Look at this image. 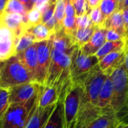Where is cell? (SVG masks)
Masks as SVG:
<instances>
[{
	"label": "cell",
	"mask_w": 128,
	"mask_h": 128,
	"mask_svg": "<svg viewBox=\"0 0 128 128\" xmlns=\"http://www.w3.org/2000/svg\"><path fill=\"white\" fill-rule=\"evenodd\" d=\"M70 56L56 49H52L51 60L44 86L56 88L62 102L72 85L70 74Z\"/></svg>",
	"instance_id": "cell-1"
},
{
	"label": "cell",
	"mask_w": 128,
	"mask_h": 128,
	"mask_svg": "<svg viewBox=\"0 0 128 128\" xmlns=\"http://www.w3.org/2000/svg\"><path fill=\"white\" fill-rule=\"evenodd\" d=\"M110 77L113 83V97L110 110L116 115L122 124H128V74L124 63L116 69Z\"/></svg>",
	"instance_id": "cell-2"
},
{
	"label": "cell",
	"mask_w": 128,
	"mask_h": 128,
	"mask_svg": "<svg viewBox=\"0 0 128 128\" xmlns=\"http://www.w3.org/2000/svg\"><path fill=\"white\" fill-rule=\"evenodd\" d=\"M32 81H34L32 75L22 64L17 55L1 63V88L9 90L11 88Z\"/></svg>",
	"instance_id": "cell-3"
},
{
	"label": "cell",
	"mask_w": 128,
	"mask_h": 128,
	"mask_svg": "<svg viewBox=\"0 0 128 128\" xmlns=\"http://www.w3.org/2000/svg\"><path fill=\"white\" fill-rule=\"evenodd\" d=\"M38 97L39 93L26 104H10L8 110L0 119V128L26 127L38 106Z\"/></svg>",
	"instance_id": "cell-4"
},
{
	"label": "cell",
	"mask_w": 128,
	"mask_h": 128,
	"mask_svg": "<svg viewBox=\"0 0 128 128\" xmlns=\"http://www.w3.org/2000/svg\"><path fill=\"white\" fill-rule=\"evenodd\" d=\"M83 97V88L80 84H72L66 93L62 104L64 128H74L79 115Z\"/></svg>",
	"instance_id": "cell-5"
},
{
	"label": "cell",
	"mask_w": 128,
	"mask_h": 128,
	"mask_svg": "<svg viewBox=\"0 0 128 128\" xmlns=\"http://www.w3.org/2000/svg\"><path fill=\"white\" fill-rule=\"evenodd\" d=\"M98 62L95 55H85L77 47L70 56V74L72 83L80 84L85 78L98 66Z\"/></svg>",
	"instance_id": "cell-6"
},
{
	"label": "cell",
	"mask_w": 128,
	"mask_h": 128,
	"mask_svg": "<svg viewBox=\"0 0 128 128\" xmlns=\"http://www.w3.org/2000/svg\"><path fill=\"white\" fill-rule=\"evenodd\" d=\"M109 76L96 66L80 84L83 88V98L86 103L98 107L99 94Z\"/></svg>",
	"instance_id": "cell-7"
},
{
	"label": "cell",
	"mask_w": 128,
	"mask_h": 128,
	"mask_svg": "<svg viewBox=\"0 0 128 128\" xmlns=\"http://www.w3.org/2000/svg\"><path fill=\"white\" fill-rule=\"evenodd\" d=\"M38 66L34 77V82L40 86H44L48 69L51 60V53L52 49V37L46 41L36 42Z\"/></svg>",
	"instance_id": "cell-8"
},
{
	"label": "cell",
	"mask_w": 128,
	"mask_h": 128,
	"mask_svg": "<svg viewBox=\"0 0 128 128\" xmlns=\"http://www.w3.org/2000/svg\"><path fill=\"white\" fill-rule=\"evenodd\" d=\"M40 85L34 81L20 84L10 88V104H26L36 97L40 89Z\"/></svg>",
	"instance_id": "cell-9"
},
{
	"label": "cell",
	"mask_w": 128,
	"mask_h": 128,
	"mask_svg": "<svg viewBox=\"0 0 128 128\" xmlns=\"http://www.w3.org/2000/svg\"><path fill=\"white\" fill-rule=\"evenodd\" d=\"M16 36L13 31L2 24L0 26V63H2L16 54Z\"/></svg>",
	"instance_id": "cell-10"
},
{
	"label": "cell",
	"mask_w": 128,
	"mask_h": 128,
	"mask_svg": "<svg viewBox=\"0 0 128 128\" xmlns=\"http://www.w3.org/2000/svg\"><path fill=\"white\" fill-rule=\"evenodd\" d=\"M104 112L84 100L82 97V106L77 117L74 128H87L96 118Z\"/></svg>",
	"instance_id": "cell-11"
},
{
	"label": "cell",
	"mask_w": 128,
	"mask_h": 128,
	"mask_svg": "<svg viewBox=\"0 0 128 128\" xmlns=\"http://www.w3.org/2000/svg\"><path fill=\"white\" fill-rule=\"evenodd\" d=\"M126 50H122L110 53L98 62V67L103 73L110 76L112 72L124 63Z\"/></svg>",
	"instance_id": "cell-12"
},
{
	"label": "cell",
	"mask_w": 128,
	"mask_h": 128,
	"mask_svg": "<svg viewBox=\"0 0 128 128\" xmlns=\"http://www.w3.org/2000/svg\"><path fill=\"white\" fill-rule=\"evenodd\" d=\"M52 48L65 53L70 56L72 55L74 50L78 47L76 45L74 39L68 35L63 28L56 32L52 35Z\"/></svg>",
	"instance_id": "cell-13"
},
{
	"label": "cell",
	"mask_w": 128,
	"mask_h": 128,
	"mask_svg": "<svg viewBox=\"0 0 128 128\" xmlns=\"http://www.w3.org/2000/svg\"><path fill=\"white\" fill-rule=\"evenodd\" d=\"M106 29L104 27H96L91 39L83 46L80 48L81 52L88 56L95 55L103 45L106 42Z\"/></svg>",
	"instance_id": "cell-14"
},
{
	"label": "cell",
	"mask_w": 128,
	"mask_h": 128,
	"mask_svg": "<svg viewBox=\"0 0 128 128\" xmlns=\"http://www.w3.org/2000/svg\"><path fill=\"white\" fill-rule=\"evenodd\" d=\"M2 24L13 31L16 38L28 29L26 20L23 16L15 13H3L2 15Z\"/></svg>",
	"instance_id": "cell-15"
},
{
	"label": "cell",
	"mask_w": 128,
	"mask_h": 128,
	"mask_svg": "<svg viewBox=\"0 0 128 128\" xmlns=\"http://www.w3.org/2000/svg\"><path fill=\"white\" fill-rule=\"evenodd\" d=\"M56 105L57 104L41 108L38 106V104L35 111L33 112L25 128H44Z\"/></svg>",
	"instance_id": "cell-16"
},
{
	"label": "cell",
	"mask_w": 128,
	"mask_h": 128,
	"mask_svg": "<svg viewBox=\"0 0 128 128\" xmlns=\"http://www.w3.org/2000/svg\"><path fill=\"white\" fill-rule=\"evenodd\" d=\"M113 97V83L110 76H109L100 94L98 100V108L104 112H112L110 110V105Z\"/></svg>",
	"instance_id": "cell-17"
},
{
	"label": "cell",
	"mask_w": 128,
	"mask_h": 128,
	"mask_svg": "<svg viewBox=\"0 0 128 128\" xmlns=\"http://www.w3.org/2000/svg\"><path fill=\"white\" fill-rule=\"evenodd\" d=\"M16 55L18 56L19 59L22 63V64L26 67V69L32 75L34 81V77H35V73H36L37 66H38L36 42L34 45H32L31 47H29L28 49H26L25 51L20 53Z\"/></svg>",
	"instance_id": "cell-18"
},
{
	"label": "cell",
	"mask_w": 128,
	"mask_h": 128,
	"mask_svg": "<svg viewBox=\"0 0 128 128\" xmlns=\"http://www.w3.org/2000/svg\"><path fill=\"white\" fill-rule=\"evenodd\" d=\"M58 100L59 95L56 88L41 86L39 92L38 106L45 108L50 106L56 105L58 103Z\"/></svg>",
	"instance_id": "cell-19"
},
{
	"label": "cell",
	"mask_w": 128,
	"mask_h": 128,
	"mask_svg": "<svg viewBox=\"0 0 128 128\" xmlns=\"http://www.w3.org/2000/svg\"><path fill=\"white\" fill-rule=\"evenodd\" d=\"M122 124L112 112H104L87 128H116Z\"/></svg>",
	"instance_id": "cell-20"
},
{
	"label": "cell",
	"mask_w": 128,
	"mask_h": 128,
	"mask_svg": "<svg viewBox=\"0 0 128 128\" xmlns=\"http://www.w3.org/2000/svg\"><path fill=\"white\" fill-rule=\"evenodd\" d=\"M104 27L106 29H112L116 31L124 38V39H125L126 30L123 20L122 11H116L107 17L104 21Z\"/></svg>",
	"instance_id": "cell-21"
},
{
	"label": "cell",
	"mask_w": 128,
	"mask_h": 128,
	"mask_svg": "<svg viewBox=\"0 0 128 128\" xmlns=\"http://www.w3.org/2000/svg\"><path fill=\"white\" fill-rule=\"evenodd\" d=\"M27 30L32 35L35 42L48 40L53 35V32H52L44 23H42L30 26L27 29Z\"/></svg>",
	"instance_id": "cell-22"
},
{
	"label": "cell",
	"mask_w": 128,
	"mask_h": 128,
	"mask_svg": "<svg viewBox=\"0 0 128 128\" xmlns=\"http://www.w3.org/2000/svg\"><path fill=\"white\" fill-rule=\"evenodd\" d=\"M122 50H127L126 44L124 40L118 41H106L100 49L96 53L95 56L100 60L106 55Z\"/></svg>",
	"instance_id": "cell-23"
},
{
	"label": "cell",
	"mask_w": 128,
	"mask_h": 128,
	"mask_svg": "<svg viewBox=\"0 0 128 128\" xmlns=\"http://www.w3.org/2000/svg\"><path fill=\"white\" fill-rule=\"evenodd\" d=\"M97 26L92 25L87 28L77 29L74 35V41L76 46L81 48L85 44H86L93 35Z\"/></svg>",
	"instance_id": "cell-24"
},
{
	"label": "cell",
	"mask_w": 128,
	"mask_h": 128,
	"mask_svg": "<svg viewBox=\"0 0 128 128\" xmlns=\"http://www.w3.org/2000/svg\"><path fill=\"white\" fill-rule=\"evenodd\" d=\"M44 128H64L62 116V104L58 102L50 115Z\"/></svg>",
	"instance_id": "cell-25"
},
{
	"label": "cell",
	"mask_w": 128,
	"mask_h": 128,
	"mask_svg": "<svg viewBox=\"0 0 128 128\" xmlns=\"http://www.w3.org/2000/svg\"><path fill=\"white\" fill-rule=\"evenodd\" d=\"M35 43L32 35L26 29L20 36L16 38V54H18L25 51L29 47Z\"/></svg>",
	"instance_id": "cell-26"
},
{
	"label": "cell",
	"mask_w": 128,
	"mask_h": 128,
	"mask_svg": "<svg viewBox=\"0 0 128 128\" xmlns=\"http://www.w3.org/2000/svg\"><path fill=\"white\" fill-rule=\"evenodd\" d=\"M4 13H15L23 16L26 20L28 10L26 7L18 0H8ZM27 23V21H26Z\"/></svg>",
	"instance_id": "cell-27"
},
{
	"label": "cell",
	"mask_w": 128,
	"mask_h": 128,
	"mask_svg": "<svg viewBox=\"0 0 128 128\" xmlns=\"http://www.w3.org/2000/svg\"><path fill=\"white\" fill-rule=\"evenodd\" d=\"M56 20L55 32L63 28V20L65 17V2L64 0H57L56 7L54 14Z\"/></svg>",
	"instance_id": "cell-28"
},
{
	"label": "cell",
	"mask_w": 128,
	"mask_h": 128,
	"mask_svg": "<svg viewBox=\"0 0 128 128\" xmlns=\"http://www.w3.org/2000/svg\"><path fill=\"white\" fill-rule=\"evenodd\" d=\"M99 7L105 20L118 8L116 0H101Z\"/></svg>",
	"instance_id": "cell-29"
},
{
	"label": "cell",
	"mask_w": 128,
	"mask_h": 128,
	"mask_svg": "<svg viewBox=\"0 0 128 128\" xmlns=\"http://www.w3.org/2000/svg\"><path fill=\"white\" fill-rule=\"evenodd\" d=\"M26 21L28 28L38 23H40L42 21V14L41 11L36 7L32 8L29 11H28L26 15Z\"/></svg>",
	"instance_id": "cell-30"
},
{
	"label": "cell",
	"mask_w": 128,
	"mask_h": 128,
	"mask_svg": "<svg viewBox=\"0 0 128 128\" xmlns=\"http://www.w3.org/2000/svg\"><path fill=\"white\" fill-rule=\"evenodd\" d=\"M62 26L64 32L74 39V35L77 30L76 17H65Z\"/></svg>",
	"instance_id": "cell-31"
},
{
	"label": "cell",
	"mask_w": 128,
	"mask_h": 128,
	"mask_svg": "<svg viewBox=\"0 0 128 128\" xmlns=\"http://www.w3.org/2000/svg\"><path fill=\"white\" fill-rule=\"evenodd\" d=\"M88 15L90 17L91 21L93 25H94L97 27H99V26L104 27V23L105 19L100 11L99 6L92 8L89 11Z\"/></svg>",
	"instance_id": "cell-32"
},
{
	"label": "cell",
	"mask_w": 128,
	"mask_h": 128,
	"mask_svg": "<svg viewBox=\"0 0 128 128\" xmlns=\"http://www.w3.org/2000/svg\"><path fill=\"white\" fill-rule=\"evenodd\" d=\"M9 106V91L0 88V119L4 115Z\"/></svg>",
	"instance_id": "cell-33"
},
{
	"label": "cell",
	"mask_w": 128,
	"mask_h": 128,
	"mask_svg": "<svg viewBox=\"0 0 128 128\" xmlns=\"http://www.w3.org/2000/svg\"><path fill=\"white\" fill-rule=\"evenodd\" d=\"M72 2L75 9L76 17H80L89 13L90 8L87 0H72Z\"/></svg>",
	"instance_id": "cell-34"
},
{
	"label": "cell",
	"mask_w": 128,
	"mask_h": 128,
	"mask_svg": "<svg viewBox=\"0 0 128 128\" xmlns=\"http://www.w3.org/2000/svg\"><path fill=\"white\" fill-rule=\"evenodd\" d=\"M76 25H77V29H83V28L89 27L93 24L91 21L88 14H86L82 16L76 17Z\"/></svg>",
	"instance_id": "cell-35"
},
{
	"label": "cell",
	"mask_w": 128,
	"mask_h": 128,
	"mask_svg": "<svg viewBox=\"0 0 128 128\" xmlns=\"http://www.w3.org/2000/svg\"><path fill=\"white\" fill-rule=\"evenodd\" d=\"M124 40V38L116 31L112 29H106V41H118Z\"/></svg>",
	"instance_id": "cell-36"
},
{
	"label": "cell",
	"mask_w": 128,
	"mask_h": 128,
	"mask_svg": "<svg viewBox=\"0 0 128 128\" xmlns=\"http://www.w3.org/2000/svg\"><path fill=\"white\" fill-rule=\"evenodd\" d=\"M65 2V17H76V12L72 0H64Z\"/></svg>",
	"instance_id": "cell-37"
},
{
	"label": "cell",
	"mask_w": 128,
	"mask_h": 128,
	"mask_svg": "<svg viewBox=\"0 0 128 128\" xmlns=\"http://www.w3.org/2000/svg\"><path fill=\"white\" fill-rule=\"evenodd\" d=\"M122 16H123L124 28H125V30H126V32H127V30L128 29V6L125 7L122 10Z\"/></svg>",
	"instance_id": "cell-38"
},
{
	"label": "cell",
	"mask_w": 128,
	"mask_h": 128,
	"mask_svg": "<svg viewBox=\"0 0 128 128\" xmlns=\"http://www.w3.org/2000/svg\"><path fill=\"white\" fill-rule=\"evenodd\" d=\"M87 1H88V4L90 10L92 8L98 7L100 5V2H101V0H87Z\"/></svg>",
	"instance_id": "cell-39"
},
{
	"label": "cell",
	"mask_w": 128,
	"mask_h": 128,
	"mask_svg": "<svg viewBox=\"0 0 128 128\" xmlns=\"http://www.w3.org/2000/svg\"><path fill=\"white\" fill-rule=\"evenodd\" d=\"M20 1V2H22L27 8L28 11H29L32 8H34L33 5H32V0H18Z\"/></svg>",
	"instance_id": "cell-40"
},
{
	"label": "cell",
	"mask_w": 128,
	"mask_h": 128,
	"mask_svg": "<svg viewBox=\"0 0 128 128\" xmlns=\"http://www.w3.org/2000/svg\"><path fill=\"white\" fill-rule=\"evenodd\" d=\"M7 3H8V0H0V16H2L4 12V9Z\"/></svg>",
	"instance_id": "cell-41"
},
{
	"label": "cell",
	"mask_w": 128,
	"mask_h": 128,
	"mask_svg": "<svg viewBox=\"0 0 128 128\" xmlns=\"http://www.w3.org/2000/svg\"><path fill=\"white\" fill-rule=\"evenodd\" d=\"M124 67L125 69L127 71L128 74V48L126 50V53H125V57H124Z\"/></svg>",
	"instance_id": "cell-42"
},
{
	"label": "cell",
	"mask_w": 128,
	"mask_h": 128,
	"mask_svg": "<svg viewBox=\"0 0 128 128\" xmlns=\"http://www.w3.org/2000/svg\"><path fill=\"white\" fill-rule=\"evenodd\" d=\"M118 5V11H122L124 9V0H116Z\"/></svg>",
	"instance_id": "cell-43"
},
{
	"label": "cell",
	"mask_w": 128,
	"mask_h": 128,
	"mask_svg": "<svg viewBox=\"0 0 128 128\" xmlns=\"http://www.w3.org/2000/svg\"><path fill=\"white\" fill-rule=\"evenodd\" d=\"M124 41H125L126 47H127V48H128V30H127V32H126V36H125V39H124Z\"/></svg>",
	"instance_id": "cell-44"
},
{
	"label": "cell",
	"mask_w": 128,
	"mask_h": 128,
	"mask_svg": "<svg viewBox=\"0 0 128 128\" xmlns=\"http://www.w3.org/2000/svg\"><path fill=\"white\" fill-rule=\"evenodd\" d=\"M116 128H128V124H121L120 126H118V127H116Z\"/></svg>",
	"instance_id": "cell-45"
},
{
	"label": "cell",
	"mask_w": 128,
	"mask_h": 128,
	"mask_svg": "<svg viewBox=\"0 0 128 128\" xmlns=\"http://www.w3.org/2000/svg\"><path fill=\"white\" fill-rule=\"evenodd\" d=\"M40 0H32V5H33V6L34 7L35 5H36V4L39 2Z\"/></svg>",
	"instance_id": "cell-46"
},
{
	"label": "cell",
	"mask_w": 128,
	"mask_h": 128,
	"mask_svg": "<svg viewBox=\"0 0 128 128\" xmlns=\"http://www.w3.org/2000/svg\"><path fill=\"white\" fill-rule=\"evenodd\" d=\"M128 6V0H124V8L125 7Z\"/></svg>",
	"instance_id": "cell-47"
},
{
	"label": "cell",
	"mask_w": 128,
	"mask_h": 128,
	"mask_svg": "<svg viewBox=\"0 0 128 128\" xmlns=\"http://www.w3.org/2000/svg\"><path fill=\"white\" fill-rule=\"evenodd\" d=\"M2 26V16H0V26Z\"/></svg>",
	"instance_id": "cell-48"
},
{
	"label": "cell",
	"mask_w": 128,
	"mask_h": 128,
	"mask_svg": "<svg viewBox=\"0 0 128 128\" xmlns=\"http://www.w3.org/2000/svg\"><path fill=\"white\" fill-rule=\"evenodd\" d=\"M0 72H1V63H0Z\"/></svg>",
	"instance_id": "cell-49"
},
{
	"label": "cell",
	"mask_w": 128,
	"mask_h": 128,
	"mask_svg": "<svg viewBox=\"0 0 128 128\" xmlns=\"http://www.w3.org/2000/svg\"></svg>",
	"instance_id": "cell-50"
}]
</instances>
